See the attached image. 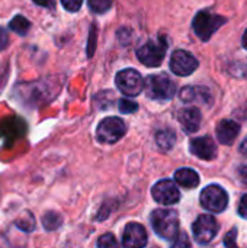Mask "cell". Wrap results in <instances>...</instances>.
<instances>
[{"label": "cell", "mask_w": 247, "mask_h": 248, "mask_svg": "<svg viewBox=\"0 0 247 248\" xmlns=\"http://www.w3.org/2000/svg\"><path fill=\"white\" fill-rule=\"evenodd\" d=\"M151 227L154 232L167 241H173L179 231V215L173 209H156L151 214Z\"/></svg>", "instance_id": "6da1fadb"}, {"label": "cell", "mask_w": 247, "mask_h": 248, "mask_svg": "<svg viewBox=\"0 0 247 248\" xmlns=\"http://www.w3.org/2000/svg\"><path fill=\"white\" fill-rule=\"evenodd\" d=\"M144 90L153 100H169L176 94V84L167 74H151L146 78Z\"/></svg>", "instance_id": "7a4b0ae2"}, {"label": "cell", "mask_w": 247, "mask_h": 248, "mask_svg": "<svg viewBox=\"0 0 247 248\" xmlns=\"http://www.w3.org/2000/svg\"><path fill=\"white\" fill-rule=\"evenodd\" d=\"M127 134L125 122L118 116H109L100 121L96 128V140L102 144H115Z\"/></svg>", "instance_id": "3957f363"}, {"label": "cell", "mask_w": 247, "mask_h": 248, "mask_svg": "<svg viewBox=\"0 0 247 248\" xmlns=\"http://www.w3.org/2000/svg\"><path fill=\"white\" fill-rule=\"evenodd\" d=\"M166 51H167V42L163 36H159L157 39L147 41L137 51V57L147 67H159L165 60Z\"/></svg>", "instance_id": "277c9868"}, {"label": "cell", "mask_w": 247, "mask_h": 248, "mask_svg": "<svg viewBox=\"0 0 247 248\" xmlns=\"http://www.w3.org/2000/svg\"><path fill=\"white\" fill-rule=\"evenodd\" d=\"M199 201H201V206L205 211L213 212V214H220L227 209L229 195L221 186L211 185V186H207L201 192Z\"/></svg>", "instance_id": "5b68a950"}, {"label": "cell", "mask_w": 247, "mask_h": 248, "mask_svg": "<svg viewBox=\"0 0 247 248\" xmlns=\"http://www.w3.org/2000/svg\"><path fill=\"white\" fill-rule=\"evenodd\" d=\"M224 23H226V17L202 10L197 13L194 19V29L198 38H201L202 41H208L211 39L214 32H217Z\"/></svg>", "instance_id": "8992f818"}, {"label": "cell", "mask_w": 247, "mask_h": 248, "mask_svg": "<svg viewBox=\"0 0 247 248\" xmlns=\"http://www.w3.org/2000/svg\"><path fill=\"white\" fill-rule=\"evenodd\" d=\"M115 83H116V87L119 89L121 93H124L125 96L134 97V96H138L144 90L146 81L143 80L141 74L137 70L125 68L116 74Z\"/></svg>", "instance_id": "52a82bcc"}, {"label": "cell", "mask_w": 247, "mask_h": 248, "mask_svg": "<svg viewBox=\"0 0 247 248\" xmlns=\"http://www.w3.org/2000/svg\"><path fill=\"white\" fill-rule=\"evenodd\" d=\"M218 222L213 215H201L197 218V221L192 225V232L199 244H208L211 243L215 235L218 234Z\"/></svg>", "instance_id": "ba28073f"}, {"label": "cell", "mask_w": 247, "mask_h": 248, "mask_svg": "<svg viewBox=\"0 0 247 248\" xmlns=\"http://www.w3.org/2000/svg\"><path fill=\"white\" fill-rule=\"evenodd\" d=\"M153 199L160 205H173L181 199L179 189L173 180H160L151 189Z\"/></svg>", "instance_id": "9c48e42d"}, {"label": "cell", "mask_w": 247, "mask_h": 248, "mask_svg": "<svg viewBox=\"0 0 247 248\" xmlns=\"http://www.w3.org/2000/svg\"><path fill=\"white\" fill-rule=\"evenodd\" d=\"M198 68V60L188 51L178 49L170 57V70L176 76H189Z\"/></svg>", "instance_id": "30bf717a"}, {"label": "cell", "mask_w": 247, "mask_h": 248, "mask_svg": "<svg viewBox=\"0 0 247 248\" xmlns=\"http://www.w3.org/2000/svg\"><path fill=\"white\" fill-rule=\"evenodd\" d=\"M148 241L147 231L143 225L137 222H130L122 235V246L124 248H146Z\"/></svg>", "instance_id": "8fae6325"}, {"label": "cell", "mask_w": 247, "mask_h": 248, "mask_svg": "<svg viewBox=\"0 0 247 248\" xmlns=\"http://www.w3.org/2000/svg\"><path fill=\"white\" fill-rule=\"evenodd\" d=\"M189 151L205 161H211L217 157V145L211 137H199L194 138L189 142Z\"/></svg>", "instance_id": "7c38bea8"}, {"label": "cell", "mask_w": 247, "mask_h": 248, "mask_svg": "<svg viewBox=\"0 0 247 248\" xmlns=\"http://www.w3.org/2000/svg\"><path fill=\"white\" fill-rule=\"evenodd\" d=\"M178 121L186 134H194L201 126L202 115L198 108L189 106V108H183L178 112Z\"/></svg>", "instance_id": "4fadbf2b"}, {"label": "cell", "mask_w": 247, "mask_h": 248, "mask_svg": "<svg viewBox=\"0 0 247 248\" xmlns=\"http://www.w3.org/2000/svg\"><path fill=\"white\" fill-rule=\"evenodd\" d=\"M215 132H217V138H218L220 144L231 145L240 134V125L236 121L224 119L217 125Z\"/></svg>", "instance_id": "5bb4252c"}, {"label": "cell", "mask_w": 247, "mask_h": 248, "mask_svg": "<svg viewBox=\"0 0 247 248\" xmlns=\"http://www.w3.org/2000/svg\"><path fill=\"white\" fill-rule=\"evenodd\" d=\"M181 99L185 103H204V105H210L211 103V94L205 87H194V86H188L183 87L179 93Z\"/></svg>", "instance_id": "9a60e30c"}, {"label": "cell", "mask_w": 247, "mask_h": 248, "mask_svg": "<svg viewBox=\"0 0 247 248\" xmlns=\"http://www.w3.org/2000/svg\"><path fill=\"white\" fill-rule=\"evenodd\" d=\"M175 182L185 189H195L199 186V174L192 169H179L175 173Z\"/></svg>", "instance_id": "2e32d148"}, {"label": "cell", "mask_w": 247, "mask_h": 248, "mask_svg": "<svg viewBox=\"0 0 247 248\" xmlns=\"http://www.w3.org/2000/svg\"><path fill=\"white\" fill-rule=\"evenodd\" d=\"M156 141H157V145L160 150L163 151H169L173 148L175 142H176V134L172 131V129H163V131H159L157 135H156Z\"/></svg>", "instance_id": "e0dca14e"}, {"label": "cell", "mask_w": 247, "mask_h": 248, "mask_svg": "<svg viewBox=\"0 0 247 248\" xmlns=\"http://www.w3.org/2000/svg\"><path fill=\"white\" fill-rule=\"evenodd\" d=\"M9 28H10V31L16 32V33H19V35H26L28 31H29V28H31V22H29L25 16L17 15V16H15V17L10 20Z\"/></svg>", "instance_id": "ac0fdd59"}, {"label": "cell", "mask_w": 247, "mask_h": 248, "mask_svg": "<svg viewBox=\"0 0 247 248\" xmlns=\"http://www.w3.org/2000/svg\"><path fill=\"white\" fill-rule=\"evenodd\" d=\"M42 222H44V227L48 231H52V230H55V228H58L61 225V217L58 214H55V212H48L44 217Z\"/></svg>", "instance_id": "d6986e66"}, {"label": "cell", "mask_w": 247, "mask_h": 248, "mask_svg": "<svg viewBox=\"0 0 247 248\" xmlns=\"http://www.w3.org/2000/svg\"><path fill=\"white\" fill-rule=\"evenodd\" d=\"M87 4L92 12L105 13L112 6V0H87Z\"/></svg>", "instance_id": "ffe728a7"}, {"label": "cell", "mask_w": 247, "mask_h": 248, "mask_svg": "<svg viewBox=\"0 0 247 248\" xmlns=\"http://www.w3.org/2000/svg\"><path fill=\"white\" fill-rule=\"evenodd\" d=\"M98 248H119V246L112 234H103L98 240Z\"/></svg>", "instance_id": "44dd1931"}, {"label": "cell", "mask_w": 247, "mask_h": 248, "mask_svg": "<svg viewBox=\"0 0 247 248\" xmlns=\"http://www.w3.org/2000/svg\"><path fill=\"white\" fill-rule=\"evenodd\" d=\"M118 108H119V112L122 113H134L138 110V105L130 99H121L118 102Z\"/></svg>", "instance_id": "7402d4cb"}, {"label": "cell", "mask_w": 247, "mask_h": 248, "mask_svg": "<svg viewBox=\"0 0 247 248\" xmlns=\"http://www.w3.org/2000/svg\"><path fill=\"white\" fill-rule=\"evenodd\" d=\"M172 248H192L191 241H189V237H188V234L185 231H181L178 234V237L173 240Z\"/></svg>", "instance_id": "603a6c76"}, {"label": "cell", "mask_w": 247, "mask_h": 248, "mask_svg": "<svg viewBox=\"0 0 247 248\" xmlns=\"http://www.w3.org/2000/svg\"><path fill=\"white\" fill-rule=\"evenodd\" d=\"M236 237H237V230H231L226 234L224 237V246L227 248H239L237 243H236Z\"/></svg>", "instance_id": "cb8c5ba5"}, {"label": "cell", "mask_w": 247, "mask_h": 248, "mask_svg": "<svg viewBox=\"0 0 247 248\" xmlns=\"http://www.w3.org/2000/svg\"><path fill=\"white\" fill-rule=\"evenodd\" d=\"M83 0H61V4L68 12H77L82 7Z\"/></svg>", "instance_id": "d4e9b609"}, {"label": "cell", "mask_w": 247, "mask_h": 248, "mask_svg": "<svg viewBox=\"0 0 247 248\" xmlns=\"http://www.w3.org/2000/svg\"><path fill=\"white\" fill-rule=\"evenodd\" d=\"M231 74L233 76H237V77H246L247 78V60L245 62L234 64V70H233Z\"/></svg>", "instance_id": "484cf974"}, {"label": "cell", "mask_w": 247, "mask_h": 248, "mask_svg": "<svg viewBox=\"0 0 247 248\" xmlns=\"http://www.w3.org/2000/svg\"><path fill=\"white\" fill-rule=\"evenodd\" d=\"M9 44V36H7V31L4 28L0 26V51H3Z\"/></svg>", "instance_id": "4316f807"}, {"label": "cell", "mask_w": 247, "mask_h": 248, "mask_svg": "<svg viewBox=\"0 0 247 248\" xmlns=\"http://www.w3.org/2000/svg\"><path fill=\"white\" fill-rule=\"evenodd\" d=\"M239 214L242 218L247 219V195H245L242 199H240V203H239Z\"/></svg>", "instance_id": "83f0119b"}, {"label": "cell", "mask_w": 247, "mask_h": 248, "mask_svg": "<svg viewBox=\"0 0 247 248\" xmlns=\"http://www.w3.org/2000/svg\"><path fill=\"white\" fill-rule=\"evenodd\" d=\"M35 4L38 6H42V7H48V9H52L55 4H54V0H32Z\"/></svg>", "instance_id": "f1b7e54d"}, {"label": "cell", "mask_w": 247, "mask_h": 248, "mask_svg": "<svg viewBox=\"0 0 247 248\" xmlns=\"http://www.w3.org/2000/svg\"><path fill=\"white\" fill-rule=\"evenodd\" d=\"M239 150H240V153H242L243 155H246L247 157V138L240 144V148H239Z\"/></svg>", "instance_id": "f546056e"}, {"label": "cell", "mask_w": 247, "mask_h": 248, "mask_svg": "<svg viewBox=\"0 0 247 248\" xmlns=\"http://www.w3.org/2000/svg\"><path fill=\"white\" fill-rule=\"evenodd\" d=\"M242 42H243V46L247 49V29L246 32H245V35H243V39H242Z\"/></svg>", "instance_id": "4dcf8cb0"}]
</instances>
